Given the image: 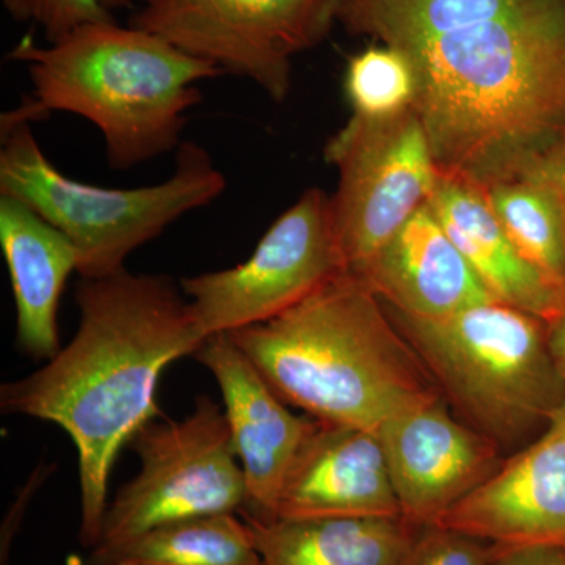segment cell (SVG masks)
I'll list each match as a JSON object with an SVG mask.
<instances>
[{
	"label": "cell",
	"mask_w": 565,
	"mask_h": 565,
	"mask_svg": "<svg viewBox=\"0 0 565 565\" xmlns=\"http://www.w3.org/2000/svg\"><path fill=\"white\" fill-rule=\"evenodd\" d=\"M79 329L43 367L3 384V414L61 426L79 456L81 530L85 548L102 541L111 468L122 446L159 415V379L170 363L195 355L204 337L191 305L167 275L82 278Z\"/></svg>",
	"instance_id": "cell-1"
},
{
	"label": "cell",
	"mask_w": 565,
	"mask_h": 565,
	"mask_svg": "<svg viewBox=\"0 0 565 565\" xmlns=\"http://www.w3.org/2000/svg\"><path fill=\"white\" fill-rule=\"evenodd\" d=\"M403 52L445 177L481 185L512 177L565 129V0H525Z\"/></svg>",
	"instance_id": "cell-2"
},
{
	"label": "cell",
	"mask_w": 565,
	"mask_h": 565,
	"mask_svg": "<svg viewBox=\"0 0 565 565\" xmlns=\"http://www.w3.org/2000/svg\"><path fill=\"white\" fill-rule=\"evenodd\" d=\"M226 334L282 403L322 423L379 433L440 396L384 302L352 273L270 321Z\"/></svg>",
	"instance_id": "cell-3"
},
{
	"label": "cell",
	"mask_w": 565,
	"mask_h": 565,
	"mask_svg": "<svg viewBox=\"0 0 565 565\" xmlns=\"http://www.w3.org/2000/svg\"><path fill=\"white\" fill-rule=\"evenodd\" d=\"M10 57L28 65L43 114L79 115L102 131L107 162L117 170L178 150L185 114L202 102L196 85L223 74L115 20L81 25L44 47L25 36Z\"/></svg>",
	"instance_id": "cell-4"
},
{
	"label": "cell",
	"mask_w": 565,
	"mask_h": 565,
	"mask_svg": "<svg viewBox=\"0 0 565 565\" xmlns=\"http://www.w3.org/2000/svg\"><path fill=\"white\" fill-rule=\"evenodd\" d=\"M385 308L452 414L504 456L535 440L565 404L548 323L537 316L498 300L444 318Z\"/></svg>",
	"instance_id": "cell-5"
},
{
	"label": "cell",
	"mask_w": 565,
	"mask_h": 565,
	"mask_svg": "<svg viewBox=\"0 0 565 565\" xmlns=\"http://www.w3.org/2000/svg\"><path fill=\"white\" fill-rule=\"evenodd\" d=\"M2 129L0 195L28 204L65 233L79 253L77 274L87 280L120 273L132 252L226 189L210 152L195 141L178 147L177 169L161 184L110 189L65 177L20 111H11Z\"/></svg>",
	"instance_id": "cell-6"
},
{
	"label": "cell",
	"mask_w": 565,
	"mask_h": 565,
	"mask_svg": "<svg viewBox=\"0 0 565 565\" xmlns=\"http://www.w3.org/2000/svg\"><path fill=\"white\" fill-rule=\"evenodd\" d=\"M140 471L107 505L99 544L117 548L152 527L210 514H236L247 484L233 451L228 419L212 397L200 396L182 422L148 423L131 441Z\"/></svg>",
	"instance_id": "cell-7"
},
{
	"label": "cell",
	"mask_w": 565,
	"mask_h": 565,
	"mask_svg": "<svg viewBox=\"0 0 565 565\" xmlns=\"http://www.w3.org/2000/svg\"><path fill=\"white\" fill-rule=\"evenodd\" d=\"M129 25L154 33L274 102L291 90L292 58L326 40L341 0H139Z\"/></svg>",
	"instance_id": "cell-8"
},
{
	"label": "cell",
	"mask_w": 565,
	"mask_h": 565,
	"mask_svg": "<svg viewBox=\"0 0 565 565\" xmlns=\"http://www.w3.org/2000/svg\"><path fill=\"white\" fill-rule=\"evenodd\" d=\"M340 173L330 199L345 273L359 274L416 211L440 172L415 110L386 120L352 115L323 150Z\"/></svg>",
	"instance_id": "cell-9"
},
{
	"label": "cell",
	"mask_w": 565,
	"mask_h": 565,
	"mask_svg": "<svg viewBox=\"0 0 565 565\" xmlns=\"http://www.w3.org/2000/svg\"><path fill=\"white\" fill-rule=\"evenodd\" d=\"M343 273L330 199L313 188L270 225L247 262L182 278L181 291L210 338L270 321Z\"/></svg>",
	"instance_id": "cell-10"
},
{
	"label": "cell",
	"mask_w": 565,
	"mask_h": 565,
	"mask_svg": "<svg viewBox=\"0 0 565 565\" xmlns=\"http://www.w3.org/2000/svg\"><path fill=\"white\" fill-rule=\"evenodd\" d=\"M403 519L433 525L504 462L500 446L467 426L437 396L379 429Z\"/></svg>",
	"instance_id": "cell-11"
},
{
	"label": "cell",
	"mask_w": 565,
	"mask_h": 565,
	"mask_svg": "<svg viewBox=\"0 0 565 565\" xmlns=\"http://www.w3.org/2000/svg\"><path fill=\"white\" fill-rule=\"evenodd\" d=\"M434 525L481 539L497 550L565 546V404L544 433Z\"/></svg>",
	"instance_id": "cell-12"
},
{
	"label": "cell",
	"mask_w": 565,
	"mask_h": 565,
	"mask_svg": "<svg viewBox=\"0 0 565 565\" xmlns=\"http://www.w3.org/2000/svg\"><path fill=\"white\" fill-rule=\"evenodd\" d=\"M193 356L221 386L233 451L247 484L241 515L274 522L285 476L318 419L294 415L228 334L207 338Z\"/></svg>",
	"instance_id": "cell-13"
},
{
	"label": "cell",
	"mask_w": 565,
	"mask_h": 565,
	"mask_svg": "<svg viewBox=\"0 0 565 565\" xmlns=\"http://www.w3.org/2000/svg\"><path fill=\"white\" fill-rule=\"evenodd\" d=\"M401 516L379 434L318 419L285 476L275 520Z\"/></svg>",
	"instance_id": "cell-14"
},
{
	"label": "cell",
	"mask_w": 565,
	"mask_h": 565,
	"mask_svg": "<svg viewBox=\"0 0 565 565\" xmlns=\"http://www.w3.org/2000/svg\"><path fill=\"white\" fill-rule=\"evenodd\" d=\"M355 275L390 310L415 318L494 300L427 203Z\"/></svg>",
	"instance_id": "cell-15"
},
{
	"label": "cell",
	"mask_w": 565,
	"mask_h": 565,
	"mask_svg": "<svg viewBox=\"0 0 565 565\" xmlns=\"http://www.w3.org/2000/svg\"><path fill=\"white\" fill-rule=\"evenodd\" d=\"M0 245L17 305V343L35 360L54 359L62 349L58 307L79 253L65 233L10 195H0Z\"/></svg>",
	"instance_id": "cell-16"
},
{
	"label": "cell",
	"mask_w": 565,
	"mask_h": 565,
	"mask_svg": "<svg viewBox=\"0 0 565 565\" xmlns=\"http://www.w3.org/2000/svg\"><path fill=\"white\" fill-rule=\"evenodd\" d=\"M427 204L494 300L546 323L563 313L565 294L520 255L481 185L440 174Z\"/></svg>",
	"instance_id": "cell-17"
},
{
	"label": "cell",
	"mask_w": 565,
	"mask_h": 565,
	"mask_svg": "<svg viewBox=\"0 0 565 565\" xmlns=\"http://www.w3.org/2000/svg\"><path fill=\"white\" fill-rule=\"evenodd\" d=\"M244 520L259 565H404L418 530L403 516Z\"/></svg>",
	"instance_id": "cell-18"
},
{
	"label": "cell",
	"mask_w": 565,
	"mask_h": 565,
	"mask_svg": "<svg viewBox=\"0 0 565 565\" xmlns=\"http://www.w3.org/2000/svg\"><path fill=\"white\" fill-rule=\"evenodd\" d=\"M87 565H259V553L245 520L210 514L152 527L107 552H90Z\"/></svg>",
	"instance_id": "cell-19"
},
{
	"label": "cell",
	"mask_w": 565,
	"mask_h": 565,
	"mask_svg": "<svg viewBox=\"0 0 565 565\" xmlns=\"http://www.w3.org/2000/svg\"><path fill=\"white\" fill-rule=\"evenodd\" d=\"M525 0H341L338 21L396 50L511 13Z\"/></svg>",
	"instance_id": "cell-20"
},
{
	"label": "cell",
	"mask_w": 565,
	"mask_h": 565,
	"mask_svg": "<svg viewBox=\"0 0 565 565\" xmlns=\"http://www.w3.org/2000/svg\"><path fill=\"white\" fill-rule=\"evenodd\" d=\"M481 188L494 217L520 255L565 294L564 230L548 193L522 173Z\"/></svg>",
	"instance_id": "cell-21"
},
{
	"label": "cell",
	"mask_w": 565,
	"mask_h": 565,
	"mask_svg": "<svg viewBox=\"0 0 565 565\" xmlns=\"http://www.w3.org/2000/svg\"><path fill=\"white\" fill-rule=\"evenodd\" d=\"M344 90L356 117H399L414 109L415 70L403 51L386 44L370 46L349 61Z\"/></svg>",
	"instance_id": "cell-22"
},
{
	"label": "cell",
	"mask_w": 565,
	"mask_h": 565,
	"mask_svg": "<svg viewBox=\"0 0 565 565\" xmlns=\"http://www.w3.org/2000/svg\"><path fill=\"white\" fill-rule=\"evenodd\" d=\"M13 20L40 25L50 43L90 22L114 21L102 0H2Z\"/></svg>",
	"instance_id": "cell-23"
},
{
	"label": "cell",
	"mask_w": 565,
	"mask_h": 565,
	"mask_svg": "<svg viewBox=\"0 0 565 565\" xmlns=\"http://www.w3.org/2000/svg\"><path fill=\"white\" fill-rule=\"evenodd\" d=\"M493 546L440 525L418 526L404 565H490Z\"/></svg>",
	"instance_id": "cell-24"
},
{
	"label": "cell",
	"mask_w": 565,
	"mask_h": 565,
	"mask_svg": "<svg viewBox=\"0 0 565 565\" xmlns=\"http://www.w3.org/2000/svg\"><path fill=\"white\" fill-rule=\"evenodd\" d=\"M516 173L526 174L548 193L559 215L565 237V129Z\"/></svg>",
	"instance_id": "cell-25"
},
{
	"label": "cell",
	"mask_w": 565,
	"mask_h": 565,
	"mask_svg": "<svg viewBox=\"0 0 565 565\" xmlns=\"http://www.w3.org/2000/svg\"><path fill=\"white\" fill-rule=\"evenodd\" d=\"M490 565H565V546L530 545L508 550L493 548V559Z\"/></svg>",
	"instance_id": "cell-26"
},
{
	"label": "cell",
	"mask_w": 565,
	"mask_h": 565,
	"mask_svg": "<svg viewBox=\"0 0 565 565\" xmlns=\"http://www.w3.org/2000/svg\"><path fill=\"white\" fill-rule=\"evenodd\" d=\"M548 344L557 373L565 385V310L548 323Z\"/></svg>",
	"instance_id": "cell-27"
},
{
	"label": "cell",
	"mask_w": 565,
	"mask_h": 565,
	"mask_svg": "<svg viewBox=\"0 0 565 565\" xmlns=\"http://www.w3.org/2000/svg\"><path fill=\"white\" fill-rule=\"evenodd\" d=\"M102 2L107 10L111 11L115 9H121V7L129 6L132 0H102Z\"/></svg>",
	"instance_id": "cell-28"
}]
</instances>
